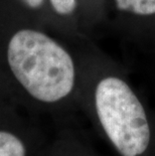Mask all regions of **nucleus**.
I'll return each mask as SVG.
<instances>
[{"mask_svg": "<svg viewBox=\"0 0 155 156\" xmlns=\"http://www.w3.org/2000/svg\"><path fill=\"white\" fill-rule=\"evenodd\" d=\"M0 78L42 105L68 100L77 85L71 54L14 0H0Z\"/></svg>", "mask_w": 155, "mask_h": 156, "instance_id": "1", "label": "nucleus"}, {"mask_svg": "<svg viewBox=\"0 0 155 156\" xmlns=\"http://www.w3.org/2000/svg\"><path fill=\"white\" fill-rule=\"evenodd\" d=\"M93 112L115 156H155V130L145 106L128 83L106 77L95 86Z\"/></svg>", "mask_w": 155, "mask_h": 156, "instance_id": "2", "label": "nucleus"}, {"mask_svg": "<svg viewBox=\"0 0 155 156\" xmlns=\"http://www.w3.org/2000/svg\"><path fill=\"white\" fill-rule=\"evenodd\" d=\"M0 156H26L25 145L11 132L0 130Z\"/></svg>", "mask_w": 155, "mask_h": 156, "instance_id": "3", "label": "nucleus"}, {"mask_svg": "<svg viewBox=\"0 0 155 156\" xmlns=\"http://www.w3.org/2000/svg\"><path fill=\"white\" fill-rule=\"evenodd\" d=\"M120 10L138 15L155 14V0H115Z\"/></svg>", "mask_w": 155, "mask_h": 156, "instance_id": "4", "label": "nucleus"}, {"mask_svg": "<svg viewBox=\"0 0 155 156\" xmlns=\"http://www.w3.org/2000/svg\"><path fill=\"white\" fill-rule=\"evenodd\" d=\"M78 156H100L99 154H97L96 152H92L91 150H80L79 152H77Z\"/></svg>", "mask_w": 155, "mask_h": 156, "instance_id": "5", "label": "nucleus"}, {"mask_svg": "<svg viewBox=\"0 0 155 156\" xmlns=\"http://www.w3.org/2000/svg\"><path fill=\"white\" fill-rule=\"evenodd\" d=\"M0 104H1V103H0ZM0 106H1V105H0Z\"/></svg>", "mask_w": 155, "mask_h": 156, "instance_id": "6", "label": "nucleus"}]
</instances>
